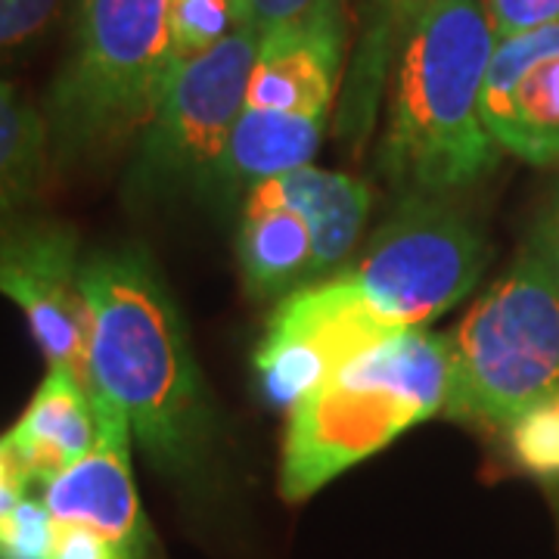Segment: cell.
Here are the masks:
<instances>
[{"mask_svg":"<svg viewBox=\"0 0 559 559\" xmlns=\"http://www.w3.org/2000/svg\"><path fill=\"white\" fill-rule=\"evenodd\" d=\"M373 193L367 180L342 171H320L314 165L255 183L242 205L293 209L311 227L314 255L308 283L336 277L358 249L360 230L370 215Z\"/></svg>","mask_w":559,"mask_h":559,"instance_id":"13","label":"cell"},{"mask_svg":"<svg viewBox=\"0 0 559 559\" xmlns=\"http://www.w3.org/2000/svg\"><path fill=\"white\" fill-rule=\"evenodd\" d=\"M323 0H240V25L264 38L286 22L301 20Z\"/></svg>","mask_w":559,"mask_h":559,"instance_id":"25","label":"cell"},{"mask_svg":"<svg viewBox=\"0 0 559 559\" xmlns=\"http://www.w3.org/2000/svg\"><path fill=\"white\" fill-rule=\"evenodd\" d=\"M507 436L520 469L538 479H559V392L525 411Z\"/></svg>","mask_w":559,"mask_h":559,"instance_id":"20","label":"cell"},{"mask_svg":"<svg viewBox=\"0 0 559 559\" xmlns=\"http://www.w3.org/2000/svg\"><path fill=\"white\" fill-rule=\"evenodd\" d=\"M94 399L100 414L97 444L69 469H62L57 479L47 481L40 500L57 522L87 525L106 538L119 540L138 557L153 559L156 540L143 516L131 469V423L119 404H112L97 389Z\"/></svg>","mask_w":559,"mask_h":559,"instance_id":"12","label":"cell"},{"mask_svg":"<svg viewBox=\"0 0 559 559\" xmlns=\"http://www.w3.org/2000/svg\"><path fill=\"white\" fill-rule=\"evenodd\" d=\"M441 0H358L355 44L345 66L340 100V140L360 153V146L373 134L377 106L389 87L392 66L399 60L407 35Z\"/></svg>","mask_w":559,"mask_h":559,"instance_id":"15","label":"cell"},{"mask_svg":"<svg viewBox=\"0 0 559 559\" xmlns=\"http://www.w3.org/2000/svg\"><path fill=\"white\" fill-rule=\"evenodd\" d=\"M240 28L237 0H168V38L175 66L209 53Z\"/></svg>","mask_w":559,"mask_h":559,"instance_id":"19","label":"cell"},{"mask_svg":"<svg viewBox=\"0 0 559 559\" xmlns=\"http://www.w3.org/2000/svg\"><path fill=\"white\" fill-rule=\"evenodd\" d=\"M22 498H28V479L22 476L20 463L13 460L7 441L0 436V516L13 510Z\"/></svg>","mask_w":559,"mask_h":559,"instance_id":"26","label":"cell"},{"mask_svg":"<svg viewBox=\"0 0 559 559\" xmlns=\"http://www.w3.org/2000/svg\"><path fill=\"white\" fill-rule=\"evenodd\" d=\"M448 340L451 389L441 414L510 429L559 392V283L535 237Z\"/></svg>","mask_w":559,"mask_h":559,"instance_id":"5","label":"cell"},{"mask_svg":"<svg viewBox=\"0 0 559 559\" xmlns=\"http://www.w3.org/2000/svg\"><path fill=\"white\" fill-rule=\"evenodd\" d=\"M261 38L237 28L209 53L175 66L159 109L140 134L138 180L146 190L197 183L205 190L249 100Z\"/></svg>","mask_w":559,"mask_h":559,"instance_id":"7","label":"cell"},{"mask_svg":"<svg viewBox=\"0 0 559 559\" xmlns=\"http://www.w3.org/2000/svg\"><path fill=\"white\" fill-rule=\"evenodd\" d=\"M532 237L540 246V252H544V259H547V264H550V271H554V277L559 283V193L554 205H550V212L544 215V221H540L538 230Z\"/></svg>","mask_w":559,"mask_h":559,"instance_id":"27","label":"cell"},{"mask_svg":"<svg viewBox=\"0 0 559 559\" xmlns=\"http://www.w3.org/2000/svg\"><path fill=\"white\" fill-rule=\"evenodd\" d=\"M47 165L50 140L44 112L22 97L13 81L0 79V227L28 218Z\"/></svg>","mask_w":559,"mask_h":559,"instance_id":"18","label":"cell"},{"mask_svg":"<svg viewBox=\"0 0 559 559\" xmlns=\"http://www.w3.org/2000/svg\"><path fill=\"white\" fill-rule=\"evenodd\" d=\"M50 559H143L134 550L121 547L119 540L106 538L87 525L57 522V535L50 547Z\"/></svg>","mask_w":559,"mask_h":559,"instance_id":"24","label":"cell"},{"mask_svg":"<svg viewBox=\"0 0 559 559\" xmlns=\"http://www.w3.org/2000/svg\"><path fill=\"white\" fill-rule=\"evenodd\" d=\"M311 227L293 209L242 205L237 261L252 299H283L311 277Z\"/></svg>","mask_w":559,"mask_h":559,"instance_id":"17","label":"cell"},{"mask_svg":"<svg viewBox=\"0 0 559 559\" xmlns=\"http://www.w3.org/2000/svg\"><path fill=\"white\" fill-rule=\"evenodd\" d=\"M79 234L50 218H20L0 227V293L13 299L47 364L91 382V314L81 286Z\"/></svg>","mask_w":559,"mask_h":559,"instance_id":"9","label":"cell"},{"mask_svg":"<svg viewBox=\"0 0 559 559\" xmlns=\"http://www.w3.org/2000/svg\"><path fill=\"white\" fill-rule=\"evenodd\" d=\"M237 3H240V0H237Z\"/></svg>","mask_w":559,"mask_h":559,"instance_id":"28","label":"cell"},{"mask_svg":"<svg viewBox=\"0 0 559 559\" xmlns=\"http://www.w3.org/2000/svg\"><path fill=\"white\" fill-rule=\"evenodd\" d=\"M488 255L479 227L448 197H401L340 274L389 326L426 330L476 289Z\"/></svg>","mask_w":559,"mask_h":559,"instance_id":"6","label":"cell"},{"mask_svg":"<svg viewBox=\"0 0 559 559\" xmlns=\"http://www.w3.org/2000/svg\"><path fill=\"white\" fill-rule=\"evenodd\" d=\"M495 40L481 0H441L407 35L377 150L401 197H451L498 168L500 146L481 121Z\"/></svg>","mask_w":559,"mask_h":559,"instance_id":"2","label":"cell"},{"mask_svg":"<svg viewBox=\"0 0 559 559\" xmlns=\"http://www.w3.org/2000/svg\"><path fill=\"white\" fill-rule=\"evenodd\" d=\"M395 333L404 330L389 326L345 274L305 283L277 301L255 348L261 395L289 411L348 360Z\"/></svg>","mask_w":559,"mask_h":559,"instance_id":"8","label":"cell"},{"mask_svg":"<svg viewBox=\"0 0 559 559\" xmlns=\"http://www.w3.org/2000/svg\"><path fill=\"white\" fill-rule=\"evenodd\" d=\"M100 436V414L94 385L75 377L69 367L47 364L28 407L16 426L3 436L28 485H47L81 460Z\"/></svg>","mask_w":559,"mask_h":559,"instance_id":"14","label":"cell"},{"mask_svg":"<svg viewBox=\"0 0 559 559\" xmlns=\"http://www.w3.org/2000/svg\"><path fill=\"white\" fill-rule=\"evenodd\" d=\"M57 10L60 0H0V60L38 38Z\"/></svg>","mask_w":559,"mask_h":559,"instance_id":"22","label":"cell"},{"mask_svg":"<svg viewBox=\"0 0 559 559\" xmlns=\"http://www.w3.org/2000/svg\"><path fill=\"white\" fill-rule=\"evenodd\" d=\"M57 520L44 500L22 498L0 516V559H50Z\"/></svg>","mask_w":559,"mask_h":559,"instance_id":"21","label":"cell"},{"mask_svg":"<svg viewBox=\"0 0 559 559\" xmlns=\"http://www.w3.org/2000/svg\"><path fill=\"white\" fill-rule=\"evenodd\" d=\"M481 3L498 40L559 22V0H481Z\"/></svg>","mask_w":559,"mask_h":559,"instance_id":"23","label":"cell"},{"mask_svg":"<svg viewBox=\"0 0 559 559\" xmlns=\"http://www.w3.org/2000/svg\"><path fill=\"white\" fill-rule=\"evenodd\" d=\"M481 121L500 153L532 165L559 162V22L495 40Z\"/></svg>","mask_w":559,"mask_h":559,"instance_id":"10","label":"cell"},{"mask_svg":"<svg viewBox=\"0 0 559 559\" xmlns=\"http://www.w3.org/2000/svg\"><path fill=\"white\" fill-rule=\"evenodd\" d=\"M323 121L326 119L246 106L205 190L218 197H237L249 193L261 180L308 168L320 150Z\"/></svg>","mask_w":559,"mask_h":559,"instance_id":"16","label":"cell"},{"mask_svg":"<svg viewBox=\"0 0 559 559\" xmlns=\"http://www.w3.org/2000/svg\"><path fill=\"white\" fill-rule=\"evenodd\" d=\"M348 3L352 0H323L301 20L267 32L249 79L246 106L330 119L345 81L352 35Z\"/></svg>","mask_w":559,"mask_h":559,"instance_id":"11","label":"cell"},{"mask_svg":"<svg viewBox=\"0 0 559 559\" xmlns=\"http://www.w3.org/2000/svg\"><path fill=\"white\" fill-rule=\"evenodd\" d=\"M171 72L168 0H81L69 57L44 103L50 159L97 162L140 138Z\"/></svg>","mask_w":559,"mask_h":559,"instance_id":"4","label":"cell"},{"mask_svg":"<svg viewBox=\"0 0 559 559\" xmlns=\"http://www.w3.org/2000/svg\"><path fill=\"white\" fill-rule=\"evenodd\" d=\"M91 385L119 404L156 469L187 479L212 448L215 417L190 336L156 261L140 246L84 259Z\"/></svg>","mask_w":559,"mask_h":559,"instance_id":"1","label":"cell"},{"mask_svg":"<svg viewBox=\"0 0 559 559\" xmlns=\"http://www.w3.org/2000/svg\"><path fill=\"white\" fill-rule=\"evenodd\" d=\"M448 340L404 330L348 360L289 407L280 451V495L301 503L323 485L389 448L448 404Z\"/></svg>","mask_w":559,"mask_h":559,"instance_id":"3","label":"cell"}]
</instances>
